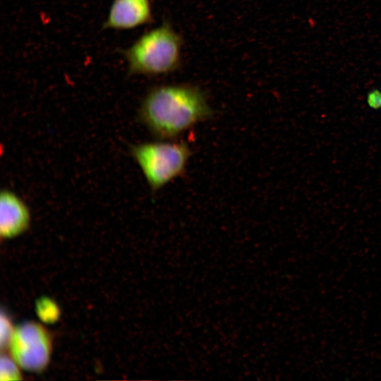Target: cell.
Instances as JSON below:
<instances>
[{
    "instance_id": "3957f363",
    "label": "cell",
    "mask_w": 381,
    "mask_h": 381,
    "mask_svg": "<svg viewBox=\"0 0 381 381\" xmlns=\"http://www.w3.org/2000/svg\"><path fill=\"white\" fill-rule=\"evenodd\" d=\"M130 153L152 193L183 176L192 156L187 143L164 140L131 145Z\"/></svg>"
},
{
    "instance_id": "5b68a950",
    "label": "cell",
    "mask_w": 381,
    "mask_h": 381,
    "mask_svg": "<svg viewBox=\"0 0 381 381\" xmlns=\"http://www.w3.org/2000/svg\"><path fill=\"white\" fill-rule=\"evenodd\" d=\"M153 21L150 0H113L103 30H133Z\"/></svg>"
},
{
    "instance_id": "6da1fadb",
    "label": "cell",
    "mask_w": 381,
    "mask_h": 381,
    "mask_svg": "<svg viewBox=\"0 0 381 381\" xmlns=\"http://www.w3.org/2000/svg\"><path fill=\"white\" fill-rule=\"evenodd\" d=\"M214 111L205 91L195 84H160L143 96L138 111L140 123L159 140L174 139L211 119Z\"/></svg>"
},
{
    "instance_id": "8992f818",
    "label": "cell",
    "mask_w": 381,
    "mask_h": 381,
    "mask_svg": "<svg viewBox=\"0 0 381 381\" xmlns=\"http://www.w3.org/2000/svg\"><path fill=\"white\" fill-rule=\"evenodd\" d=\"M31 212L26 202L14 191L4 188L0 193V235L11 239L30 227Z\"/></svg>"
},
{
    "instance_id": "52a82bcc",
    "label": "cell",
    "mask_w": 381,
    "mask_h": 381,
    "mask_svg": "<svg viewBox=\"0 0 381 381\" xmlns=\"http://www.w3.org/2000/svg\"><path fill=\"white\" fill-rule=\"evenodd\" d=\"M35 311L39 319L46 324L55 323L61 315L58 304L47 296H42L37 300Z\"/></svg>"
},
{
    "instance_id": "277c9868",
    "label": "cell",
    "mask_w": 381,
    "mask_h": 381,
    "mask_svg": "<svg viewBox=\"0 0 381 381\" xmlns=\"http://www.w3.org/2000/svg\"><path fill=\"white\" fill-rule=\"evenodd\" d=\"M8 348L10 356L20 368L40 373L49 363L52 339L49 331L41 324L25 322L15 327Z\"/></svg>"
},
{
    "instance_id": "30bf717a",
    "label": "cell",
    "mask_w": 381,
    "mask_h": 381,
    "mask_svg": "<svg viewBox=\"0 0 381 381\" xmlns=\"http://www.w3.org/2000/svg\"><path fill=\"white\" fill-rule=\"evenodd\" d=\"M366 102L368 107L373 110L381 109V90L372 89L368 92Z\"/></svg>"
},
{
    "instance_id": "7a4b0ae2",
    "label": "cell",
    "mask_w": 381,
    "mask_h": 381,
    "mask_svg": "<svg viewBox=\"0 0 381 381\" xmlns=\"http://www.w3.org/2000/svg\"><path fill=\"white\" fill-rule=\"evenodd\" d=\"M183 42L171 21L164 19L121 51L127 75L158 77L174 73L182 65Z\"/></svg>"
},
{
    "instance_id": "9c48e42d",
    "label": "cell",
    "mask_w": 381,
    "mask_h": 381,
    "mask_svg": "<svg viewBox=\"0 0 381 381\" xmlns=\"http://www.w3.org/2000/svg\"><path fill=\"white\" fill-rule=\"evenodd\" d=\"M14 329L15 327L13 326L11 318L7 314L1 312L0 319V343L1 349L8 347Z\"/></svg>"
},
{
    "instance_id": "ba28073f",
    "label": "cell",
    "mask_w": 381,
    "mask_h": 381,
    "mask_svg": "<svg viewBox=\"0 0 381 381\" xmlns=\"http://www.w3.org/2000/svg\"><path fill=\"white\" fill-rule=\"evenodd\" d=\"M20 367L9 355L2 353L0 358V380H19L22 379Z\"/></svg>"
}]
</instances>
